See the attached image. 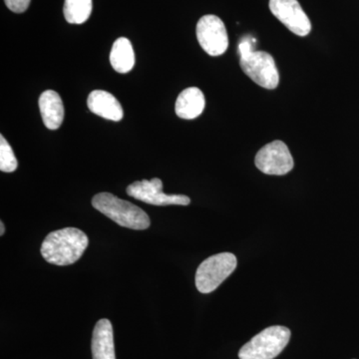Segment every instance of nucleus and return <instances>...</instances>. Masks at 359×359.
Returning a JSON list of instances; mask_svg holds the SVG:
<instances>
[{
    "instance_id": "nucleus-1",
    "label": "nucleus",
    "mask_w": 359,
    "mask_h": 359,
    "mask_svg": "<svg viewBox=\"0 0 359 359\" xmlns=\"http://www.w3.org/2000/svg\"><path fill=\"white\" fill-rule=\"evenodd\" d=\"M89 240L84 231L76 228H65L51 231L41 245V255L47 263L55 266H69L83 256Z\"/></svg>"
},
{
    "instance_id": "nucleus-2",
    "label": "nucleus",
    "mask_w": 359,
    "mask_h": 359,
    "mask_svg": "<svg viewBox=\"0 0 359 359\" xmlns=\"http://www.w3.org/2000/svg\"><path fill=\"white\" fill-rule=\"evenodd\" d=\"M256 39L244 37L238 44L241 67L255 83L266 89H276L280 83V75L276 61L268 52L254 49Z\"/></svg>"
},
{
    "instance_id": "nucleus-3",
    "label": "nucleus",
    "mask_w": 359,
    "mask_h": 359,
    "mask_svg": "<svg viewBox=\"0 0 359 359\" xmlns=\"http://www.w3.org/2000/svg\"><path fill=\"white\" fill-rule=\"evenodd\" d=\"M92 205L124 228L143 231L150 226V218L145 211L128 201L119 199L113 194H97L92 199Z\"/></svg>"
},
{
    "instance_id": "nucleus-4",
    "label": "nucleus",
    "mask_w": 359,
    "mask_h": 359,
    "mask_svg": "<svg viewBox=\"0 0 359 359\" xmlns=\"http://www.w3.org/2000/svg\"><path fill=\"white\" fill-rule=\"evenodd\" d=\"M292 332L282 325L269 327L252 337L238 351L240 359H273L287 346Z\"/></svg>"
},
{
    "instance_id": "nucleus-5",
    "label": "nucleus",
    "mask_w": 359,
    "mask_h": 359,
    "mask_svg": "<svg viewBox=\"0 0 359 359\" xmlns=\"http://www.w3.org/2000/svg\"><path fill=\"white\" fill-rule=\"evenodd\" d=\"M238 259L231 252H222L205 259L196 271V287L202 294H210L233 273Z\"/></svg>"
},
{
    "instance_id": "nucleus-6",
    "label": "nucleus",
    "mask_w": 359,
    "mask_h": 359,
    "mask_svg": "<svg viewBox=\"0 0 359 359\" xmlns=\"http://www.w3.org/2000/svg\"><path fill=\"white\" fill-rule=\"evenodd\" d=\"M255 164L259 171L271 176H283L294 169V158L287 144L273 141L266 144L257 152Z\"/></svg>"
},
{
    "instance_id": "nucleus-7",
    "label": "nucleus",
    "mask_w": 359,
    "mask_h": 359,
    "mask_svg": "<svg viewBox=\"0 0 359 359\" xmlns=\"http://www.w3.org/2000/svg\"><path fill=\"white\" fill-rule=\"evenodd\" d=\"M197 39L203 50L211 56H219L229 47V36L223 20L218 16H203L197 25Z\"/></svg>"
},
{
    "instance_id": "nucleus-8",
    "label": "nucleus",
    "mask_w": 359,
    "mask_h": 359,
    "mask_svg": "<svg viewBox=\"0 0 359 359\" xmlns=\"http://www.w3.org/2000/svg\"><path fill=\"white\" fill-rule=\"evenodd\" d=\"M127 194L134 199L149 205H190L191 199L185 195H167L163 192V182L154 178L136 181L127 187Z\"/></svg>"
},
{
    "instance_id": "nucleus-9",
    "label": "nucleus",
    "mask_w": 359,
    "mask_h": 359,
    "mask_svg": "<svg viewBox=\"0 0 359 359\" xmlns=\"http://www.w3.org/2000/svg\"><path fill=\"white\" fill-rule=\"evenodd\" d=\"M269 9L294 34L304 37L311 32V20L297 0H269Z\"/></svg>"
},
{
    "instance_id": "nucleus-10",
    "label": "nucleus",
    "mask_w": 359,
    "mask_h": 359,
    "mask_svg": "<svg viewBox=\"0 0 359 359\" xmlns=\"http://www.w3.org/2000/svg\"><path fill=\"white\" fill-rule=\"evenodd\" d=\"M87 106L94 114L111 121H121L124 111L121 104L109 92L94 90L89 94Z\"/></svg>"
},
{
    "instance_id": "nucleus-11",
    "label": "nucleus",
    "mask_w": 359,
    "mask_h": 359,
    "mask_svg": "<svg viewBox=\"0 0 359 359\" xmlns=\"http://www.w3.org/2000/svg\"><path fill=\"white\" fill-rule=\"evenodd\" d=\"M93 359H116L112 323L102 318L96 323L92 337Z\"/></svg>"
},
{
    "instance_id": "nucleus-12",
    "label": "nucleus",
    "mask_w": 359,
    "mask_h": 359,
    "mask_svg": "<svg viewBox=\"0 0 359 359\" xmlns=\"http://www.w3.org/2000/svg\"><path fill=\"white\" fill-rule=\"evenodd\" d=\"M40 113L45 126L50 130H57L65 119V106L57 92L46 90L39 97Z\"/></svg>"
},
{
    "instance_id": "nucleus-13",
    "label": "nucleus",
    "mask_w": 359,
    "mask_h": 359,
    "mask_svg": "<svg viewBox=\"0 0 359 359\" xmlns=\"http://www.w3.org/2000/svg\"><path fill=\"white\" fill-rule=\"evenodd\" d=\"M205 106L204 93L197 87H190L179 94L175 111L182 119L193 120L202 114Z\"/></svg>"
},
{
    "instance_id": "nucleus-14",
    "label": "nucleus",
    "mask_w": 359,
    "mask_h": 359,
    "mask_svg": "<svg viewBox=\"0 0 359 359\" xmlns=\"http://www.w3.org/2000/svg\"><path fill=\"white\" fill-rule=\"evenodd\" d=\"M110 63L119 73H128L135 65V53L131 42L126 37H120L113 44L110 52Z\"/></svg>"
},
{
    "instance_id": "nucleus-15",
    "label": "nucleus",
    "mask_w": 359,
    "mask_h": 359,
    "mask_svg": "<svg viewBox=\"0 0 359 359\" xmlns=\"http://www.w3.org/2000/svg\"><path fill=\"white\" fill-rule=\"evenodd\" d=\"M92 9V0H65L63 13L68 23L82 25L89 20Z\"/></svg>"
},
{
    "instance_id": "nucleus-16",
    "label": "nucleus",
    "mask_w": 359,
    "mask_h": 359,
    "mask_svg": "<svg viewBox=\"0 0 359 359\" xmlns=\"http://www.w3.org/2000/svg\"><path fill=\"white\" fill-rule=\"evenodd\" d=\"M18 163L13 148L4 138V135L0 136V170L6 173H13L18 169Z\"/></svg>"
},
{
    "instance_id": "nucleus-17",
    "label": "nucleus",
    "mask_w": 359,
    "mask_h": 359,
    "mask_svg": "<svg viewBox=\"0 0 359 359\" xmlns=\"http://www.w3.org/2000/svg\"><path fill=\"white\" fill-rule=\"evenodd\" d=\"M6 6L15 13H25L29 7L30 0H4Z\"/></svg>"
},
{
    "instance_id": "nucleus-18",
    "label": "nucleus",
    "mask_w": 359,
    "mask_h": 359,
    "mask_svg": "<svg viewBox=\"0 0 359 359\" xmlns=\"http://www.w3.org/2000/svg\"><path fill=\"white\" fill-rule=\"evenodd\" d=\"M4 233H6V226L4 222H0V236H4Z\"/></svg>"
}]
</instances>
